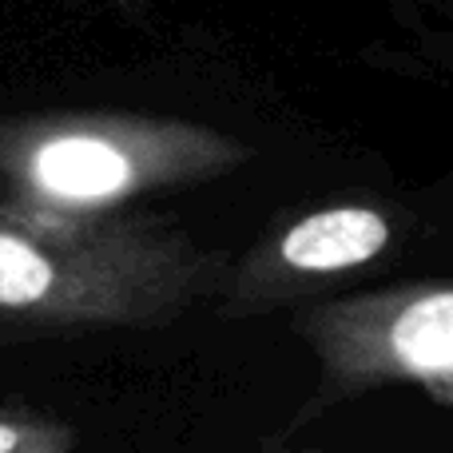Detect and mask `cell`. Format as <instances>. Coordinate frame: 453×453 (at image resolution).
Segmentation results:
<instances>
[{
  "label": "cell",
  "instance_id": "obj_1",
  "mask_svg": "<svg viewBox=\"0 0 453 453\" xmlns=\"http://www.w3.org/2000/svg\"><path fill=\"white\" fill-rule=\"evenodd\" d=\"M231 263L164 219L0 199V330L172 326L219 298Z\"/></svg>",
  "mask_w": 453,
  "mask_h": 453
},
{
  "label": "cell",
  "instance_id": "obj_2",
  "mask_svg": "<svg viewBox=\"0 0 453 453\" xmlns=\"http://www.w3.org/2000/svg\"><path fill=\"white\" fill-rule=\"evenodd\" d=\"M250 148L207 124L140 111H44L0 119V183L24 203L119 211L140 196L239 172Z\"/></svg>",
  "mask_w": 453,
  "mask_h": 453
},
{
  "label": "cell",
  "instance_id": "obj_3",
  "mask_svg": "<svg viewBox=\"0 0 453 453\" xmlns=\"http://www.w3.org/2000/svg\"><path fill=\"white\" fill-rule=\"evenodd\" d=\"M319 366V406L386 386L453 378V282H402L322 298L295 314Z\"/></svg>",
  "mask_w": 453,
  "mask_h": 453
},
{
  "label": "cell",
  "instance_id": "obj_4",
  "mask_svg": "<svg viewBox=\"0 0 453 453\" xmlns=\"http://www.w3.org/2000/svg\"><path fill=\"white\" fill-rule=\"evenodd\" d=\"M398 239V223L370 203H334L306 211L263 234L226 271L219 290L223 319H255L326 290L330 282L378 263Z\"/></svg>",
  "mask_w": 453,
  "mask_h": 453
},
{
  "label": "cell",
  "instance_id": "obj_5",
  "mask_svg": "<svg viewBox=\"0 0 453 453\" xmlns=\"http://www.w3.org/2000/svg\"><path fill=\"white\" fill-rule=\"evenodd\" d=\"M0 453H76V434L60 418L0 410Z\"/></svg>",
  "mask_w": 453,
  "mask_h": 453
},
{
  "label": "cell",
  "instance_id": "obj_6",
  "mask_svg": "<svg viewBox=\"0 0 453 453\" xmlns=\"http://www.w3.org/2000/svg\"><path fill=\"white\" fill-rule=\"evenodd\" d=\"M426 394H430V398L438 402L441 410H449V414H453V378H449V382H434V386H426Z\"/></svg>",
  "mask_w": 453,
  "mask_h": 453
}]
</instances>
